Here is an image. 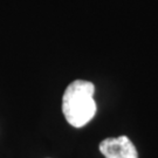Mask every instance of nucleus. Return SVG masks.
Segmentation results:
<instances>
[{
    "label": "nucleus",
    "mask_w": 158,
    "mask_h": 158,
    "mask_svg": "<svg viewBox=\"0 0 158 158\" xmlns=\"http://www.w3.org/2000/svg\"><path fill=\"white\" fill-rule=\"evenodd\" d=\"M95 85L89 81L76 80L67 87L62 96V113L74 128H82L94 118Z\"/></svg>",
    "instance_id": "1"
},
{
    "label": "nucleus",
    "mask_w": 158,
    "mask_h": 158,
    "mask_svg": "<svg viewBox=\"0 0 158 158\" xmlns=\"http://www.w3.org/2000/svg\"><path fill=\"white\" fill-rule=\"evenodd\" d=\"M98 148L106 158H138L135 145L127 136L106 138Z\"/></svg>",
    "instance_id": "2"
}]
</instances>
